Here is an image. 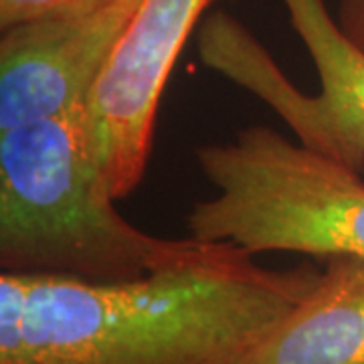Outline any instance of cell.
<instances>
[{"mask_svg": "<svg viewBox=\"0 0 364 364\" xmlns=\"http://www.w3.org/2000/svg\"><path fill=\"white\" fill-rule=\"evenodd\" d=\"M291 28L312 57L320 93H299L272 55L237 18L213 13L198 31L203 63L269 104L301 146L364 172V51L330 14L324 0H282Z\"/></svg>", "mask_w": 364, "mask_h": 364, "instance_id": "4", "label": "cell"}, {"mask_svg": "<svg viewBox=\"0 0 364 364\" xmlns=\"http://www.w3.org/2000/svg\"><path fill=\"white\" fill-rule=\"evenodd\" d=\"M195 156L217 195L188 213L191 237L233 243L253 255L364 259L363 174L267 126L196 148Z\"/></svg>", "mask_w": 364, "mask_h": 364, "instance_id": "3", "label": "cell"}, {"mask_svg": "<svg viewBox=\"0 0 364 364\" xmlns=\"http://www.w3.org/2000/svg\"><path fill=\"white\" fill-rule=\"evenodd\" d=\"M334 18L340 31L364 51V0H338Z\"/></svg>", "mask_w": 364, "mask_h": 364, "instance_id": "9", "label": "cell"}, {"mask_svg": "<svg viewBox=\"0 0 364 364\" xmlns=\"http://www.w3.org/2000/svg\"><path fill=\"white\" fill-rule=\"evenodd\" d=\"M85 128V102L0 132V267L126 282L205 257L215 243L144 233L114 207Z\"/></svg>", "mask_w": 364, "mask_h": 364, "instance_id": "2", "label": "cell"}, {"mask_svg": "<svg viewBox=\"0 0 364 364\" xmlns=\"http://www.w3.org/2000/svg\"><path fill=\"white\" fill-rule=\"evenodd\" d=\"M142 0L69 4L9 26L0 39V132L87 102Z\"/></svg>", "mask_w": 364, "mask_h": 364, "instance_id": "6", "label": "cell"}, {"mask_svg": "<svg viewBox=\"0 0 364 364\" xmlns=\"http://www.w3.org/2000/svg\"><path fill=\"white\" fill-rule=\"evenodd\" d=\"M102 2H107V0H75L73 4H83V6H95V4H102Z\"/></svg>", "mask_w": 364, "mask_h": 364, "instance_id": "10", "label": "cell"}, {"mask_svg": "<svg viewBox=\"0 0 364 364\" xmlns=\"http://www.w3.org/2000/svg\"><path fill=\"white\" fill-rule=\"evenodd\" d=\"M215 0H142L85 102L91 154L114 198L142 182L160 95L184 43Z\"/></svg>", "mask_w": 364, "mask_h": 364, "instance_id": "5", "label": "cell"}, {"mask_svg": "<svg viewBox=\"0 0 364 364\" xmlns=\"http://www.w3.org/2000/svg\"><path fill=\"white\" fill-rule=\"evenodd\" d=\"M241 364H364V259H328L312 291Z\"/></svg>", "mask_w": 364, "mask_h": 364, "instance_id": "7", "label": "cell"}, {"mask_svg": "<svg viewBox=\"0 0 364 364\" xmlns=\"http://www.w3.org/2000/svg\"><path fill=\"white\" fill-rule=\"evenodd\" d=\"M322 269L233 243L126 282L0 273V364H241Z\"/></svg>", "mask_w": 364, "mask_h": 364, "instance_id": "1", "label": "cell"}, {"mask_svg": "<svg viewBox=\"0 0 364 364\" xmlns=\"http://www.w3.org/2000/svg\"><path fill=\"white\" fill-rule=\"evenodd\" d=\"M75 0H0V26H9L65 9Z\"/></svg>", "mask_w": 364, "mask_h": 364, "instance_id": "8", "label": "cell"}]
</instances>
